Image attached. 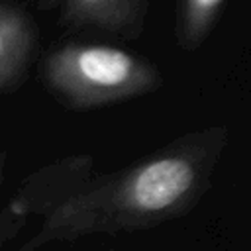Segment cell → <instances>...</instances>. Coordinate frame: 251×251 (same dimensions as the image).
Listing matches in <instances>:
<instances>
[{
    "instance_id": "1",
    "label": "cell",
    "mask_w": 251,
    "mask_h": 251,
    "mask_svg": "<svg viewBox=\"0 0 251 251\" xmlns=\"http://www.w3.org/2000/svg\"><path fill=\"white\" fill-rule=\"evenodd\" d=\"M227 141L229 129L214 124L186 131L127 167L92 175L14 251L153 229L190 214L208 192Z\"/></svg>"
},
{
    "instance_id": "3",
    "label": "cell",
    "mask_w": 251,
    "mask_h": 251,
    "mask_svg": "<svg viewBox=\"0 0 251 251\" xmlns=\"http://www.w3.org/2000/svg\"><path fill=\"white\" fill-rule=\"evenodd\" d=\"M94 163L82 155L63 157L31 173L6 206L0 208V251H4L33 216L43 218L53 206L75 192L90 175Z\"/></svg>"
},
{
    "instance_id": "4",
    "label": "cell",
    "mask_w": 251,
    "mask_h": 251,
    "mask_svg": "<svg viewBox=\"0 0 251 251\" xmlns=\"http://www.w3.org/2000/svg\"><path fill=\"white\" fill-rule=\"evenodd\" d=\"M43 10L55 12L71 31H88L135 41L143 29L151 0H37Z\"/></svg>"
},
{
    "instance_id": "7",
    "label": "cell",
    "mask_w": 251,
    "mask_h": 251,
    "mask_svg": "<svg viewBox=\"0 0 251 251\" xmlns=\"http://www.w3.org/2000/svg\"><path fill=\"white\" fill-rule=\"evenodd\" d=\"M104 251H118V249H104Z\"/></svg>"
},
{
    "instance_id": "5",
    "label": "cell",
    "mask_w": 251,
    "mask_h": 251,
    "mask_svg": "<svg viewBox=\"0 0 251 251\" xmlns=\"http://www.w3.org/2000/svg\"><path fill=\"white\" fill-rule=\"evenodd\" d=\"M37 51V27L31 14L14 0H0V94L18 90Z\"/></svg>"
},
{
    "instance_id": "2",
    "label": "cell",
    "mask_w": 251,
    "mask_h": 251,
    "mask_svg": "<svg viewBox=\"0 0 251 251\" xmlns=\"http://www.w3.org/2000/svg\"><path fill=\"white\" fill-rule=\"evenodd\" d=\"M41 82L71 112H92L163 86L161 69L116 45L67 41L41 59Z\"/></svg>"
},
{
    "instance_id": "6",
    "label": "cell",
    "mask_w": 251,
    "mask_h": 251,
    "mask_svg": "<svg viewBox=\"0 0 251 251\" xmlns=\"http://www.w3.org/2000/svg\"><path fill=\"white\" fill-rule=\"evenodd\" d=\"M226 0H178L175 14V41L182 51H196L210 37Z\"/></svg>"
}]
</instances>
